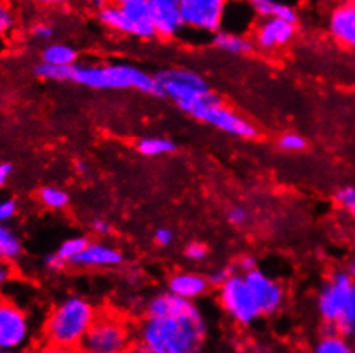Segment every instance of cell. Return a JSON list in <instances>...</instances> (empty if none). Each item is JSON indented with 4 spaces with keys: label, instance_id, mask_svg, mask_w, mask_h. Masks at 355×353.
Instances as JSON below:
<instances>
[{
    "label": "cell",
    "instance_id": "6da1fadb",
    "mask_svg": "<svg viewBox=\"0 0 355 353\" xmlns=\"http://www.w3.org/2000/svg\"><path fill=\"white\" fill-rule=\"evenodd\" d=\"M208 326L201 311L166 318H146L137 331V347L146 353H194L202 348Z\"/></svg>",
    "mask_w": 355,
    "mask_h": 353
},
{
    "label": "cell",
    "instance_id": "7a4b0ae2",
    "mask_svg": "<svg viewBox=\"0 0 355 353\" xmlns=\"http://www.w3.org/2000/svg\"><path fill=\"white\" fill-rule=\"evenodd\" d=\"M98 318L95 305L86 298L72 295L57 304L43 327L46 345L59 352L81 350L86 334Z\"/></svg>",
    "mask_w": 355,
    "mask_h": 353
},
{
    "label": "cell",
    "instance_id": "3957f363",
    "mask_svg": "<svg viewBox=\"0 0 355 353\" xmlns=\"http://www.w3.org/2000/svg\"><path fill=\"white\" fill-rule=\"evenodd\" d=\"M71 82L89 89H136L162 96L157 78L132 64H74Z\"/></svg>",
    "mask_w": 355,
    "mask_h": 353
},
{
    "label": "cell",
    "instance_id": "277c9868",
    "mask_svg": "<svg viewBox=\"0 0 355 353\" xmlns=\"http://www.w3.org/2000/svg\"><path fill=\"white\" fill-rule=\"evenodd\" d=\"M155 78H157L158 86H160L162 96H168L186 114H191L193 108L208 93H211L208 82L198 72L191 69L172 67V69L160 71Z\"/></svg>",
    "mask_w": 355,
    "mask_h": 353
},
{
    "label": "cell",
    "instance_id": "5b68a950",
    "mask_svg": "<svg viewBox=\"0 0 355 353\" xmlns=\"http://www.w3.org/2000/svg\"><path fill=\"white\" fill-rule=\"evenodd\" d=\"M189 115L198 118V120L205 122V124L213 125V127H216L218 131L235 136V138H258V129H256L248 118L241 117V115L235 114L232 108H228L225 103L222 102V98L213 91L208 93V95L193 108V111H191Z\"/></svg>",
    "mask_w": 355,
    "mask_h": 353
},
{
    "label": "cell",
    "instance_id": "8992f818",
    "mask_svg": "<svg viewBox=\"0 0 355 353\" xmlns=\"http://www.w3.org/2000/svg\"><path fill=\"white\" fill-rule=\"evenodd\" d=\"M218 300L225 314L239 326H252L263 318L254 293L242 273L235 271L222 287H218Z\"/></svg>",
    "mask_w": 355,
    "mask_h": 353
},
{
    "label": "cell",
    "instance_id": "52a82bcc",
    "mask_svg": "<svg viewBox=\"0 0 355 353\" xmlns=\"http://www.w3.org/2000/svg\"><path fill=\"white\" fill-rule=\"evenodd\" d=\"M132 343V334L122 319L98 316L92 329L86 334L81 350L86 353H122Z\"/></svg>",
    "mask_w": 355,
    "mask_h": 353
},
{
    "label": "cell",
    "instance_id": "ba28073f",
    "mask_svg": "<svg viewBox=\"0 0 355 353\" xmlns=\"http://www.w3.org/2000/svg\"><path fill=\"white\" fill-rule=\"evenodd\" d=\"M230 0H180L184 28L202 35L222 30Z\"/></svg>",
    "mask_w": 355,
    "mask_h": 353
},
{
    "label": "cell",
    "instance_id": "9c48e42d",
    "mask_svg": "<svg viewBox=\"0 0 355 353\" xmlns=\"http://www.w3.org/2000/svg\"><path fill=\"white\" fill-rule=\"evenodd\" d=\"M31 340V323L14 302L0 297V352L23 350Z\"/></svg>",
    "mask_w": 355,
    "mask_h": 353
},
{
    "label": "cell",
    "instance_id": "30bf717a",
    "mask_svg": "<svg viewBox=\"0 0 355 353\" xmlns=\"http://www.w3.org/2000/svg\"><path fill=\"white\" fill-rule=\"evenodd\" d=\"M355 278L343 271H335L321 287L318 295V314H320L323 324H333L342 316L345 309L349 295L352 291Z\"/></svg>",
    "mask_w": 355,
    "mask_h": 353
},
{
    "label": "cell",
    "instance_id": "8fae6325",
    "mask_svg": "<svg viewBox=\"0 0 355 353\" xmlns=\"http://www.w3.org/2000/svg\"><path fill=\"white\" fill-rule=\"evenodd\" d=\"M252 43L263 52H277L291 45L297 35V24L282 17H258L252 26Z\"/></svg>",
    "mask_w": 355,
    "mask_h": 353
},
{
    "label": "cell",
    "instance_id": "7c38bea8",
    "mask_svg": "<svg viewBox=\"0 0 355 353\" xmlns=\"http://www.w3.org/2000/svg\"><path fill=\"white\" fill-rule=\"evenodd\" d=\"M245 280H248L249 287H251L252 293H254L261 314L266 316V318H273V316H277L284 309L285 290L282 283L271 278L268 273L261 271L259 268H254L252 271L245 273Z\"/></svg>",
    "mask_w": 355,
    "mask_h": 353
},
{
    "label": "cell",
    "instance_id": "4fadbf2b",
    "mask_svg": "<svg viewBox=\"0 0 355 353\" xmlns=\"http://www.w3.org/2000/svg\"><path fill=\"white\" fill-rule=\"evenodd\" d=\"M148 6H150L157 36L163 39H172L186 30L180 0H148Z\"/></svg>",
    "mask_w": 355,
    "mask_h": 353
},
{
    "label": "cell",
    "instance_id": "5bb4252c",
    "mask_svg": "<svg viewBox=\"0 0 355 353\" xmlns=\"http://www.w3.org/2000/svg\"><path fill=\"white\" fill-rule=\"evenodd\" d=\"M121 7L122 14H124L122 35H129L139 39H151L157 36L148 0H130Z\"/></svg>",
    "mask_w": 355,
    "mask_h": 353
},
{
    "label": "cell",
    "instance_id": "9a60e30c",
    "mask_svg": "<svg viewBox=\"0 0 355 353\" xmlns=\"http://www.w3.org/2000/svg\"><path fill=\"white\" fill-rule=\"evenodd\" d=\"M328 31L336 43L355 50V3L352 0L333 7L328 17Z\"/></svg>",
    "mask_w": 355,
    "mask_h": 353
},
{
    "label": "cell",
    "instance_id": "2e32d148",
    "mask_svg": "<svg viewBox=\"0 0 355 353\" xmlns=\"http://www.w3.org/2000/svg\"><path fill=\"white\" fill-rule=\"evenodd\" d=\"M124 262V254L117 247L105 242H88L85 251L72 261V264L85 269L119 268Z\"/></svg>",
    "mask_w": 355,
    "mask_h": 353
},
{
    "label": "cell",
    "instance_id": "e0dca14e",
    "mask_svg": "<svg viewBox=\"0 0 355 353\" xmlns=\"http://www.w3.org/2000/svg\"><path fill=\"white\" fill-rule=\"evenodd\" d=\"M196 305L193 300L179 297V295L166 291L151 298L146 305V318H166V316H179L193 311Z\"/></svg>",
    "mask_w": 355,
    "mask_h": 353
},
{
    "label": "cell",
    "instance_id": "ac0fdd59",
    "mask_svg": "<svg viewBox=\"0 0 355 353\" xmlns=\"http://www.w3.org/2000/svg\"><path fill=\"white\" fill-rule=\"evenodd\" d=\"M209 287L211 284L208 282V276H202L199 273H177L168 280V291L187 298V300H196V298L202 297L209 290Z\"/></svg>",
    "mask_w": 355,
    "mask_h": 353
},
{
    "label": "cell",
    "instance_id": "d6986e66",
    "mask_svg": "<svg viewBox=\"0 0 355 353\" xmlns=\"http://www.w3.org/2000/svg\"><path fill=\"white\" fill-rule=\"evenodd\" d=\"M211 43L213 46L232 53V55H245L256 48L252 38H249L244 33H235V31L228 30H220L215 35H211Z\"/></svg>",
    "mask_w": 355,
    "mask_h": 353
},
{
    "label": "cell",
    "instance_id": "ffe728a7",
    "mask_svg": "<svg viewBox=\"0 0 355 353\" xmlns=\"http://www.w3.org/2000/svg\"><path fill=\"white\" fill-rule=\"evenodd\" d=\"M316 353H350L354 352L352 340L340 333L333 324H323V334L314 347Z\"/></svg>",
    "mask_w": 355,
    "mask_h": 353
},
{
    "label": "cell",
    "instance_id": "44dd1931",
    "mask_svg": "<svg viewBox=\"0 0 355 353\" xmlns=\"http://www.w3.org/2000/svg\"><path fill=\"white\" fill-rule=\"evenodd\" d=\"M251 7L254 9L258 17H282V19L291 21L293 24H299V12L295 7L284 0H248Z\"/></svg>",
    "mask_w": 355,
    "mask_h": 353
},
{
    "label": "cell",
    "instance_id": "7402d4cb",
    "mask_svg": "<svg viewBox=\"0 0 355 353\" xmlns=\"http://www.w3.org/2000/svg\"><path fill=\"white\" fill-rule=\"evenodd\" d=\"M23 254L19 235L7 223H0V261L14 262Z\"/></svg>",
    "mask_w": 355,
    "mask_h": 353
},
{
    "label": "cell",
    "instance_id": "603a6c76",
    "mask_svg": "<svg viewBox=\"0 0 355 353\" xmlns=\"http://www.w3.org/2000/svg\"><path fill=\"white\" fill-rule=\"evenodd\" d=\"M42 62L53 66H74L78 64V50L67 43H50L42 50Z\"/></svg>",
    "mask_w": 355,
    "mask_h": 353
},
{
    "label": "cell",
    "instance_id": "cb8c5ba5",
    "mask_svg": "<svg viewBox=\"0 0 355 353\" xmlns=\"http://www.w3.org/2000/svg\"><path fill=\"white\" fill-rule=\"evenodd\" d=\"M175 143L170 141L166 138H143L136 144V150L143 156H163V154H170L175 151Z\"/></svg>",
    "mask_w": 355,
    "mask_h": 353
},
{
    "label": "cell",
    "instance_id": "d4e9b609",
    "mask_svg": "<svg viewBox=\"0 0 355 353\" xmlns=\"http://www.w3.org/2000/svg\"><path fill=\"white\" fill-rule=\"evenodd\" d=\"M96 17L100 24H103L107 30L115 31V33H122L124 28V14H122V7L119 3L108 2L107 6L96 10Z\"/></svg>",
    "mask_w": 355,
    "mask_h": 353
},
{
    "label": "cell",
    "instance_id": "484cf974",
    "mask_svg": "<svg viewBox=\"0 0 355 353\" xmlns=\"http://www.w3.org/2000/svg\"><path fill=\"white\" fill-rule=\"evenodd\" d=\"M38 199L46 210L59 211L67 208L69 204V194L64 189L55 185H45L38 190Z\"/></svg>",
    "mask_w": 355,
    "mask_h": 353
},
{
    "label": "cell",
    "instance_id": "4316f807",
    "mask_svg": "<svg viewBox=\"0 0 355 353\" xmlns=\"http://www.w3.org/2000/svg\"><path fill=\"white\" fill-rule=\"evenodd\" d=\"M35 74L45 81L69 82L72 75V66H53V64L42 62L35 67Z\"/></svg>",
    "mask_w": 355,
    "mask_h": 353
},
{
    "label": "cell",
    "instance_id": "83f0119b",
    "mask_svg": "<svg viewBox=\"0 0 355 353\" xmlns=\"http://www.w3.org/2000/svg\"><path fill=\"white\" fill-rule=\"evenodd\" d=\"M335 327L345 336H352L355 331V283L352 287V291L349 295V300H347L345 309H343L340 319L335 323Z\"/></svg>",
    "mask_w": 355,
    "mask_h": 353
},
{
    "label": "cell",
    "instance_id": "f1b7e54d",
    "mask_svg": "<svg viewBox=\"0 0 355 353\" xmlns=\"http://www.w3.org/2000/svg\"><path fill=\"white\" fill-rule=\"evenodd\" d=\"M88 242L89 240L86 239V237H71V239L64 240V242L60 244L59 248H57V254H59L67 264H72V261L85 251Z\"/></svg>",
    "mask_w": 355,
    "mask_h": 353
},
{
    "label": "cell",
    "instance_id": "f546056e",
    "mask_svg": "<svg viewBox=\"0 0 355 353\" xmlns=\"http://www.w3.org/2000/svg\"><path fill=\"white\" fill-rule=\"evenodd\" d=\"M14 28H16V14L6 0H0V39L7 38Z\"/></svg>",
    "mask_w": 355,
    "mask_h": 353
},
{
    "label": "cell",
    "instance_id": "4dcf8cb0",
    "mask_svg": "<svg viewBox=\"0 0 355 353\" xmlns=\"http://www.w3.org/2000/svg\"><path fill=\"white\" fill-rule=\"evenodd\" d=\"M278 147L287 151V153H300V151H304L307 147V141L300 134L287 132V134H284L278 139Z\"/></svg>",
    "mask_w": 355,
    "mask_h": 353
},
{
    "label": "cell",
    "instance_id": "1f68e13d",
    "mask_svg": "<svg viewBox=\"0 0 355 353\" xmlns=\"http://www.w3.org/2000/svg\"><path fill=\"white\" fill-rule=\"evenodd\" d=\"M336 204L355 218V187H343L335 196Z\"/></svg>",
    "mask_w": 355,
    "mask_h": 353
},
{
    "label": "cell",
    "instance_id": "d6a6232c",
    "mask_svg": "<svg viewBox=\"0 0 355 353\" xmlns=\"http://www.w3.org/2000/svg\"><path fill=\"white\" fill-rule=\"evenodd\" d=\"M19 206H17V201L12 197H6V199H0V223H9L16 218Z\"/></svg>",
    "mask_w": 355,
    "mask_h": 353
},
{
    "label": "cell",
    "instance_id": "836d02e7",
    "mask_svg": "<svg viewBox=\"0 0 355 353\" xmlns=\"http://www.w3.org/2000/svg\"><path fill=\"white\" fill-rule=\"evenodd\" d=\"M30 35L38 42H49L53 36V26L50 23H45V21H38L31 26Z\"/></svg>",
    "mask_w": 355,
    "mask_h": 353
},
{
    "label": "cell",
    "instance_id": "e575fe53",
    "mask_svg": "<svg viewBox=\"0 0 355 353\" xmlns=\"http://www.w3.org/2000/svg\"><path fill=\"white\" fill-rule=\"evenodd\" d=\"M208 247L205 246V244L201 242H191L189 246L186 247V251H184V254H186V257L189 259V261L193 262H199V261H205L206 257H208Z\"/></svg>",
    "mask_w": 355,
    "mask_h": 353
},
{
    "label": "cell",
    "instance_id": "d590c367",
    "mask_svg": "<svg viewBox=\"0 0 355 353\" xmlns=\"http://www.w3.org/2000/svg\"><path fill=\"white\" fill-rule=\"evenodd\" d=\"M234 273H235L234 266H225V268H218V269H215V271L209 273L208 282H209V284H213V287H222V284L225 283L227 280L230 278L232 275H234Z\"/></svg>",
    "mask_w": 355,
    "mask_h": 353
},
{
    "label": "cell",
    "instance_id": "8d00e7d4",
    "mask_svg": "<svg viewBox=\"0 0 355 353\" xmlns=\"http://www.w3.org/2000/svg\"><path fill=\"white\" fill-rule=\"evenodd\" d=\"M43 266H45L49 271L59 273V271H62L65 266H67V262H65L64 259L57 254V252H53V254L45 255V259H43Z\"/></svg>",
    "mask_w": 355,
    "mask_h": 353
},
{
    "label": "cell",
    "instance_id": "74e56055",
    "mask_svg": "<svg viewBox=\"0 0 355 353\" xmlns=\"http://www.w3.org/2000/svg\"><path fill=\"white\" fill-rule=\"evenodd\" d=\"M227 218H228V221H230L234 226H241V225H244L245 221H248L249 215H248V210H245V208L234 206L230 211L227 212Z\"/></svg>",
    "mask_w": 355,
    "mask_h": 353
},
{
    "label": "cell",
    "instance_id": "f35d334b",
    "mask_svg": "<svg viewBox=\"0 0 355 353\" xmlns=\"http://www.w3.org/2000/svg\"><path fill=\"white\" fill-rule=\"evenodd\" d=\"M234 268H235V271H237V273H242V275H245V273H249V271H252L254 268H258V261H256L254 255L245 254V255H242V257L239 259L237 262H235Z\"/></svg>",
    "mask_w": 355,
    "mask_h": 353
},
{
    "label": "cell",
    "instance_id": "ab89813d",
    "mask_svg": "<svg viewBox=\"0 0 355 353\" xmlns=\"http://www.w3.org/2000/svg\"><path fill=\"white\" fill-rule=\"evenodd\" d=\"M173 232L170 228H166V226H162V228H158L157 232H155V242H157V246L160 247H166L170 246V244L173 242Z\"/></svg>",
    "mask_w": 355,
    "mask_h": 353
},
{
    "label": "cell",
    "instance_id": "60d3db41",
    "mask_svg": "<svg viewBox=\"0 0 355 353\" xmlns=\"http://www.w3.org/2000/svg\"><path fill=\"white\" fill-rule=\"evenodd\" d=\"M92 228L93 232L100 237H110L112 233H114V228H112V225L107 219H95V221L92 223Z\"/></svg>",
    "mask_w": 355,
    "mask_h": 353
},
{
    "label": "cell",
    "instance_id": "b9f144b4",
    "mask_svg": "<svg viewBox=\"0 0 355 353\" xmlns=\"http://www.w3.org/2000/svg\"><path fill=\"white\" fill-rule=\"evenodd\" d=\"M12 280V266L10 262L0 261V287L7 284Z\"/></svg>",
    "mask_w": 355,
    "mask_h": 353
},
{
    "label": "cell",
    "instance_id": "7bdbcfd3",
    "mask_svg": "<svg viewBox=\"0 0 355 353\" xmlns=\"http://www.w3.org/2000/svg\"><path fill=\"white\" fill-rule=\"evenodd\" d=\"M14 167L10 163H0V187H3L9 180V176L12 175Z\"/></svg>",
    "mask_w": 355,
    "mask_h": 353
},
{
    "label": "cell",
    "instance_id": "ee69618b",
    "mask_svg": "<svg viewBox=\"0 0 355 353\" xmlns=\"http://www.w3.org/2000/svg\"><path fill=\"white\" fill-rule=\"evenodd\" d=\"M36 2L43 7H60L64 6L65 0H36Z\"/></svg>",
    "mask_w": 355,
    "mask_h": 353
},
{
    "label": "cell",
    "instance_id": "f6af8a7d",
    "mask_svg": "<svg viewBox=\"0 0 355 353\" xmlns=\"http://www.w3.org/2000/svg\"><path fill=\"white\" fill-rule=\"evenodd\" d=\"M108 2H110V0H88L89 6H92L93 9H96V10H98V9H101V7L107 6Z\"/></svg>",
    "mask_w": 355,
    "mask_h": 353
},
{
    "label": "cell",
    "instance_id": "bcb514c9",
    "mask_svg": "<svg viewBox=\"0 0 355 353\" xmlns=\"http://www.w3.org/2000/svg\"><path fill=\"white\" fill-rule=\"evenodd\" d=\"M76 170H78V174H86L88 167H86L85 161H78V163H76Z\"/></svg>",
    "mask_w": 355,
    "mask_h": 353
},
{
    "label": "cell",
    "instance_id": "7dc6e473",
    "mask_svg": "<svg viewBox=\"0 0 355 353\" xmlns=\"http://www.w3.org/2000/svg\"><path fill=\"white\" fill-rule=\"evenodd\" d=\"M345 271L349 273V275L352 276V278H355V259H354V261H350V262H349V266H347Z\"/></svg>",
    "mask_w": 355,
    "mask_h": 353
},
{
    "label": "cell",
    "instance_id": "c3c4849f",
    "mask_svg": "<svg viewBox=\"0 0 355 353\" xmlns=\"http://www.w3.org/2000/svg\"><path fill=\"white\" fill-rule=\"evenodd\" d=\"M110 2H114V3H119V6H124V3L130 2V0H110Z\"/></svg>",
    "mask_w": 355,
    "mask_h": 353
},
{
    "label": "cell",
    "instance_id": "681fc988",
    "mask_svg": "<svg viewBox=\"0 0 355 353\" xmlns=\"http://www.w3.org/2000/svg\"><path fill=\"white\" fill-rule=\"evenodd\" d=\"M350 340H352V348H354V352H355V331H354L352 336H350Z\"/></svg>",
    "mask_w": 355,
    "mask_h": 353
},
{
    "label": "cell",
    "instance_id": "f907efd6",
    "mask_svg": "<svg viewBox=\"0 0 355 353\" xmlns=\"http://www.w3.org/2000/svg\"><path fill=\"white\" fill-rule=\"evenodd\" d=\"M352 2H354V3H355V0H352Z\"/></svg>",
    "mask_w": 355,
    "mask_h": 353
},
{
    "label": "cell",
    "instance_id": "816d5d0a",
    "mask_svg": "<svg viewBox=\"0 0 355 353\" xmlns=\"http://www.w3.org/2000/svg\"><path fill=\"white\" fill-rule=\"evenodd\" d=\"M0 297H2V295H0Z\"/></svg>",
    "mask_w": 355,
    "mask_h": 353
}]
</instances>
